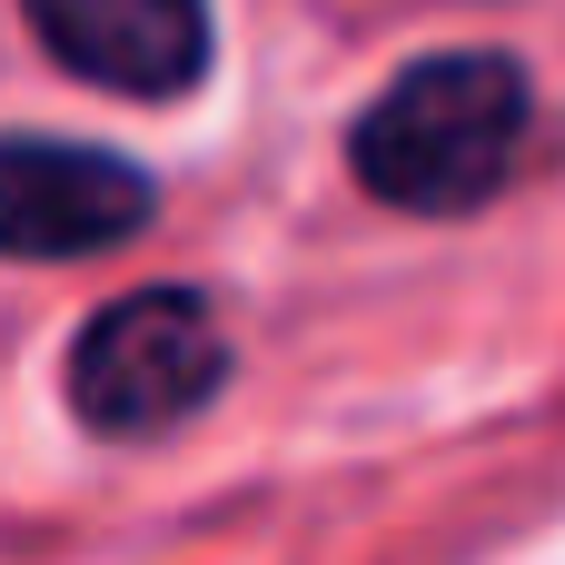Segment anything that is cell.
<instances>
[{
	"mask_svg": "<svg viewBox=\"0 0 565 565\" xmlns=\"http://www.w3.org/2000/svg\"><path fill=\"white\" fill-rule=\"evenodd\" d=\"M526 129H536L526 60H507V50H427L348 119V169H358V189L377 209L467 218L516 179Z\"/></svg>",
	"mask_w": 565,
	"mask_h": 565,
	"instance_id": "6da1fadb",
	"label": "cell"
},
{
	"mask_svg": "<svg viewBox=\"0 0 565 565\" xmlns=\"http://www.w3.org/2000/svg\"><path fill=\"white\" fill-rule=\"evenodd\" d=\"M228 328L199 288H129L70 338V417L89 437H169L228 387Z\"/></svg>",
	"mask_w": 565,
	"mask_h": 565,
	"instance_id": "7a4b0ae2",
	"label": "cell"
},
{
	"mask_svg": "<svg viewBox=\"0 0 565 565\" xmlns=\"http://www.w3.org/2000/svg\"><path fill=\"white\" fill-rule=\"evenodd\" d=\"M159 209V179L129 169L119 149L50 139V129H0V258H99L139 238Z\"/></svg>",
	"mask_w": 565,
	"mask_h": 565,
	"instance_id": "3957f363",
	"label": "cell"
},
{
	"mask_svg": "<svg viewBox=\"0 0 565 565\" xmlns=\"http://www.w3.org/2000/svg\"><path fill=\"white\" fill-rule=\"evenodd\" d=\"M30 40L119 99H189L209 70V0H20Z\"/></svg>",
	"mask_w": 565,
	"mask_h": 565,
	"instance_id": "277c9868",
	"label": "cell"
}]
</instances>
